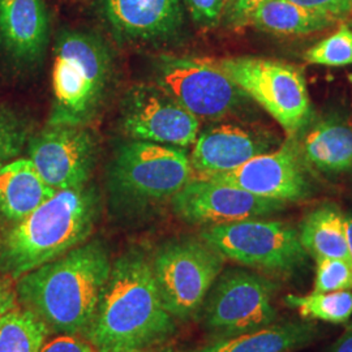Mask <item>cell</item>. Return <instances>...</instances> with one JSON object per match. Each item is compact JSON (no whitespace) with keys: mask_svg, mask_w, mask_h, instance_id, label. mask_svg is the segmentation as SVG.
<instances>
[{"mask_svg":"<svg viewBox=\"0 0 352 352\" xmlns=\"http://www.w3.org/2000/svg\"><path fill=\"white\" fill-rule=\"evenodd\" d=\"M176 331L164 308L151 260L129 250L113 263L111 274L84 338L97 352L133 351L161 346Z\"/></svg>","mask_w":352,"mask_h":352,"instance_id":"6da1fadb","label":"cell"},{"mask_svg":"<svg viewBox=\"0 0 352 352\" xmlns=\"http://www.w3.org/2000/svg\"><path fill=\"white\" fill-rule=\"evenodd\" d=\"M113 263L100 240L85 241L62 257L16 280L20 307L30 311L49 331L84 334L111 274Z\"/></svg>","mask_w":352,"mask_h":352,"instance_id":"7a4b0ae2","label":"cell"},{"mask_svg":"<svg viewBox=\"0 0 352 352\" xmlns=\"http://www.w3.org/2000/svg\"><path fill=\"white\" fill-rule=\"evenodd\" d=\"M101 215L96 187L58 190L0 235V276L17 280L88 241Z\"/></svg>","mask_w":352,"mask_h":352,"instance_id":"3957f363","label":"cell"},{"mask_svg":"<svg viewBox=\"0 0 352 352\" xmlns=\"http://www.w3.org/2000/svg\"><path fill=\"white\" fill-rule=\"evenodd\" d=\"M100 36L64 29L56 37L52 64V109L49 126H87L109 87L113 58Z\"/></svg>","mask_w":352,"mask_h":352,"instance_id":"277c9868","label":"cell"},{"mask_svg":"<svg viewBox=\"0 0 352 352\" xmlns=\"http://www.w3.org/2000/svg\"><path fill=\"white\" fill-rule=\"evenodd\" d=\"M193 177L190 158L182 148L133 140L113 153L107 188L126 209L171 201Z\"/></svg>","mask_w":352,"mask_h":352,"instance_id":"5b68a950","label":"cell"},{"mask_svg":"<svg viewBox=\"0 0 352 352\" xmlns=\"http://www.w3.org/2000/svg\"><path fill=\"white\" fill-rule=\"evenodd\" d=\"M200 238L225 258L261 272L264 276L291 279L308 265L299 231L282 221L244 219L202 228Z\"/></svg>","mask_w":352,"mask_h":352,"instance_id":"8992f818","label":"cell"},{"mask_svg":"<svg viewBox=\"0 0 352 352\" xmlns=\"http://www.w3.org/2000/svg\"><path fill=\"white\" fill-rule=\"evenodd\" d=\"M214 63L250 100L261 106L287 136H299L311 124V97L296 65L260 56H232Z\"/></svg>","mask_w":352,"mask_h":352,"instance_id":"52a82bcc","label":"cell"},{"mask_svg":"<svg viewBox=\"0 0 352 352\" xmlns=\"http://www.w3.org/2000/svg\"><path fill=\"white\" fill-rule=\"evenodd\" d=\"M225 260L201 238H182L162 244L153 256L151 270L168 314L180 321L199 317L225 267Z\"/></svg>","mask_w":352,"mask_h":352,"instance_id":"ba28073f","label":"cell"},{"mask_svg":"<svg viewBox=\"0 0 352 352\" xmlns=\"http://www.w3.org/2000/svg\"><path fill=\"white\" fill-rule=\"evenodd\" d=\"M278 285L247 269L222 270L209 291L200 317L213 340L256 331L277 321Z\"/></svg>","mask_w":352,"mask_h":352,"instance_id":"9c48e42d","label":"cell"},{"mask_svg":"<svg viewBox=\"0 0 352 352\" xmlns=\"http://www.w3.org/2000/svg\"><path fill=\"white\" fill-rule=\"evenodd\" d=\"M155 77L160 88L200 120H221L250 100L214 60L162 55Z\"/></svg>","mask_w":352,"mask_h":352,"instance_id":"30bf717a","label":"cell"},{"mask_svg":"<svg viewBox=\"0 0 352 352\" xmlns=\"http://www.w3.org/2000/svg\"><path fill=\"white\" fill-rule=\"evenodd\" d=\"M308 164L298 136H287L276 151L265 153L228 173L200 177L282 202H299L312 195Z\"/></svg>","mask_w":352,"mask_h":352,"instance_id":"8fae6325","label":"cell"},{"mask_svg":"<svg viewBox=\"0 0 352 352\" xmlns=\"http://www.w3.org/2000/svg\"><path fill=\"white\" fill-rule=\"evenodd\" d=\"M120 123L133 140L187 148L200 133V119L158 85H139L126 93Z\"/></svg>","mask_w":352,"mask_h":352,"instance_id":"7c38bea8","label":"cell"},{"mask_svg":"<svg viewBox=\"0 0 352 352\" xmlns=\"http://www.w3.org/2000/svg\"><path fill=\"white\" fill-rule=\"evenodd\" d=\"M28 158L43 182L55 190L88 184L97 162V141L85 126H47L32 136Z\"/></svg>","mask_w":352,"mask_h":352,"instance_id":"4fadbf2b","label":"cell"},{"mask_svg":"<svg viewBox=\"0 0 352 352\" xmlns=\"http://www.w3.org/2000/svg\"><path fill=\"white\" fill-rule=\"evenodd\" d=\"M174 213L190 225L217 226L285 210L286 202L265 199L209 179L192 177L171 200Z\"/></svg>","mask_w":352,"mask_h":352,"instance_id":"5bb4252c","label":"cell"},{"mask_svg":"<svg viewBox=\"0 0 352 352\" xmlns=\"http://www.w3.org/2000/svg\"><path fill=\"white\" fill-rule=\"evenodd\" d=\"M97 11L119 43L173 42L186 26L183 0H98Z\"/></svg>","mask_w":352,"mask_h":352,"instance_id":"9a60e30c","label":"cell"},{"mask_svg":"<svg viewBox=\"0 0 352 352\" xmlns=\"http://www.w3.org/2000/svg\"><path fill=\"white\" fill-rule=\"evenodd\" d=\"M276 136L236 124L210 126L199 133L190 155L193 177L228 173L252 158L273 151Z\"/></svg>","mask_w":352,"mask_h":352,"instance_id":"2e32d148","label":"cell"},{"mask_svg":"<svg viewBox=\"0 0 352 352\" xmlns=\"http://www.w3.org/2000/svg\"><path fill=\"white\" fill-rule=\"evenodd\" d=\"M45 0H0V51L16 67L39 63L50 41Z\"/></svg>","mask_w":352,"mask_h":352,"instance_id":"e0dca14e","label":"cell"},{"mask_svg":"<svg viewBox=\"0 0 352 352\" xmlns=\"http://www.w3.org/2000/svg\"><path fill=\"white\" fill-rule=\"evenodd\" d=\"M56 192L29 158L17 157L0 166V222L8 227L23 221Z\"/></svg>","mask_w":352,"mask_h":352,"instance_id":"ac0fdd59","label":"cell"},{"mask_svg":"<svg viewBox=\"0 0 352 352\" xmlns=\"http://www.w3.org/2000/svg\"><path fill=\"white\" fill-rule=\"evenodd\" d=\"M308 167L324 174L352 171V123L330 113L320 119L299 140Z\"/></svg>","mask_w":352,"mask_h":352,"instance_id":"d6986e66","label":"cell"},{"mask_svg":"<svg viewBox=\"0 0 352 352\" xmlns=\"http://www.w3.org/2000/svg\"><path fill=\"white\" fill-rule=\"evenodd\" d=\"M318 331L314 321H276L256 331L212 340L189 352H294L311 344Z\"/></svg>","mask_w":352,"mask_h":352,"instance_id":"ffe728a7","label":"cell"},{"mask_svg":"<svg viewBox=\"0 0 352 352\" xmlns=\"http://www.w3.org/2000/svg\"><path fill=\"white\" fill-rule=\"evenodd\" d=\"M299 239L315 261L321 258L350 260L344 214L334 204H324L305 215Z\"/></svg>","mask_w":352,"mask_h":352,"instance_id":"44dd1931","label":"cell"},{"mask_svg":"<svg viewBox=\"0 0 352 352\" xmlns=\"http://www.w3.org/2000/svg\"><path fill=\"white\" fill-rule=\"evenodd\" d=\"M338 23L336 19L312 12L289 0H264L252 14L250 26L277 36H308Z\"/></svg>","mask_w":352,"mask_h":352,"instance_id":"7402d4cb","label":"cell"},{"mask_svg":"<svg viewBox=\"0 0 352 352\" xmlns=\"http://www.w3.org/2000/svg\"><path fill=\"white\" fill-rule=\"evenodd\" d=\"M49 329L19 304L0 320V352H41Z\"/></svg>","mask_w":352,"mask_h":352,"instance_id":"603a6c76","label":"cell"},{"mask_svg":"<svg viewBox=\"0 0 352 352\" xmlns=\"http://www.w3.org/2000/svg\"><path fill=\"white\" fill-rule=\"evenodd\" d=\"M285 305L298 311L302 320L324 321L333 325H344L352 316V291L312 292L309 295L289 294L283 298Z\"/></svg>","mask_w":352,"mask_h":352,"instance_id":"cb8c5ba5","label":"cell"},{"mask_svg":"<svg viewBox=\"0 0 352 352\" xmlns=\"http://www.w3.org/2000/svg\"><path fill=\"white\" fill-rule=\"evenodd\" d=\"M305 62L324 67H344L352 64V28L346 24L321 39L304 54Z\"/></svg>","mask_w":352,"mask_h":352,"instance_id":"d4e9b609","label":"cell"},{"mask_svg":"<svg viewBox=\"0 0 352 352\" xmlns=\"http://www.w3.org/2000/svg\"><path fill=\"white\" fill-rule=\"evenodd\" d=\"M30 138V126L25 119L0 104V166L17 158Z\"/></svg>","mask_w":352,"mask_h":352,"instance_id":"484cf974","label":"cell"},{"mask_svg":"<svg viewBox=\"0 0 352 352\" xmlns=\"http://www.w3.org/2000/svg\"><path fill=\"white\" fill-rule=\"evenodd\" d=\"M352 291V261L321 258L316 261L314 292Z\"/></svg>","mask_w":352,"mask_h":352,"instance_id":"4316f807","label":"cell"},{"mask_svg":"<svg viewBox=\"0 0 352 352\" xmlns=\"http://www.w3.org/2000/svg\"><path fill=\"white\" fill-rule=\"evenodd\" d=\"M193 23L202 29H213L222 21L226 0H183Z\"/></svg>","mask_w":352,"mask_h":352,"instance_id":"83f0119b","label":"cell"},{"mask_svg":"<svg viewBox=\"0 0 352 352\" xmlns=\"http://www.w3.org/2000/svg\"><path fill=\"white\" fill-rule=\"evenodd\" d=\"M263 1L264 0H226L221 23L232 30H241L250 26L252 14Z\"/></svg>","mask_w":352,"mask_h":352,"instance_id":"f1b7e54d","label":"cell"},{"mask_svg":"<svg viewBox=\"0 0 352 352\" xmlns=\"http://www.w3.org/2000/svg\"><path fill=\"white\" fill-rule=\"evenodd\" d=\"M312 12L325 14L336 20L352 17V0H289Z\"/></svg>","mask_w":352,"mask_h":352,"instance_id":"f546056e","label":"cell"},{"mask_svg":"<svg viewBox=\"0 0 352 352\" xmlns=\"http://www.w3.org/2000/svg\"><path fill=\"white\" fill-rule=\"evenodd\" d=\"M41 352H97L87 340L77 336L59 334L56 338L43 344Z\"/></svg>","mask_w":352,"mask_h":352,"instance_id":"4dcf8cb0","label":"cell"},{"mask_svg":"<svg viewBox=\"0 0 352 352\" xmlns=\"http://www.w3.org/2000/svg\"><path fill=\"white\" fill-rule=\"evenodd\" d=\"M17 304L16 289L12 286L11 279L0 276V320Z\"/></svg>","mask_w":352,"mask_h":352,"instance_id":"1f68e13d","label":"cell"},{"mask_svg":"<svg viewBox=\"0 0 352 352\" xmlns=\"http://www.w3.org/2000/svg\"><path fill=\"white\" fill-rule=\"evenodd\" d=\"M329 352H352V321L347 324L344 331L338 340L334 342Z\"/></svg>","mask_w":352,"mask_h":352,"instance_id":"d6a6232c","label":"cell"},{"mask_svg":"<svg viewBox=\"0 0 352 352\" xmlns=\"http://www.w3.org/2000/svg\"><path fill=\"white\" fill-rule=\"evenodd\" d=\"M346 219V231H347V241H349V252L352 261V212L344 214Z\"/></svg>","mask_w":352,"mask_h":352,"instance_id":"836d02e7","label":"cell"},{"mask_svg":"<svg viewBox=\"0 0 352 352\" xmlns=\"http://www.w3.org/2000/svg\"><path fill=\"white\" fill-rule=\"evenodd\" d=\"M120 352H184L173 346H157V347H151V349H146V350H133V351H120Z\"/></svg>","mask_w":352,"mask_h":352,"instance_id":"e575fe53","label":"cell"},{"mask_svg":"<svg viewBox=\"0 0 352 352\" xmlns=\"http://www.w3.org/2000/svg\"><path fill=\"white\" fill-rule=\"evenodd\" d=\"M347 24H349V25L351 26V28H352V17H351V19H349V21H347Z\"/></svg>","mask_w":352,"mask_h":352,"instance_id":"d590c367","label":"cell"}]
</instances>
